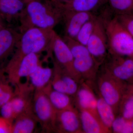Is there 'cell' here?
<instances>
[{
  "label": "cell",
  "mask_w": 133,
  "mask_h": 133,
  "mask_svg": "<svg viewBox=\"0 0 133 133\" xmlns=\"http://www.w3.org/2000/svg\"><path fill=\"white\" fill-rule=\"evenodd\" d=\"M62 8L51 0H30L21 15L19 32L31 28L54 29L62 21Z\"/></svg>",
  "instance_id": "6da1fadb"
},
{
  "label": "cell",
  "mask_w": 133,
  "mask_h": 133,
  "mask_svg": "<svg viewBox=\"0 0 133 133\" xmlns=\"http://www.w3.org/2000/svg\"><path fill=\"white\" fill-rule=\"evenodd\" d=\"M105 30L108 52L113 55L133 57V37L108 9L100 15Z\"/></svg>",
  "instance_id": "7a4b0ae2"
},
{
  "label": "cell",
  "mask_w": 133,
  "mask_h": 133,
  "mask_svg": "<svg viewBox=\"0 0 133 133\" xmlns=\"http://www.w3.org/2000/svg\"><path fill=\"white\" fill-rule=\"evenodd\" d=\"M56 32L53 29L31 28L21 33L12 56L21 58L31 53L48 52L51 57Z\"/></svg>",
  "instance_id": "3957f363"
},
{
  "label": "cell",
  "mask_w": 133,
  "mask_h": 133,
  "mask_svg": "<svg viewBox=\"0 0 133 133\" xmlns=\"http://www.w3.org/2000/svg\"><path fill=\"white\" fill-rule=\"evenodd\" d=\"M73 58L75 71L82 81L94 83L96 81L100 65L87 48L74 39L64 36Z\"/></svg>",
  "instance_id": "277c9868"
},
{
  "label": "cell",
  "mask_w": 133,
  "mask_h": 133,
  "mask_svg": "<svg viewBox=\"0 0 133 133\" xmlns=\"http://www.w3.org/2000/svg\"><path fill=\"white\" fill-rule=\"evenodd\" d=\"M95 81L98 94L111 106L116 115H118L119 105L128 85L99 70Z\"/></svg>",
  "instance_id": "5b68a950"
},
{
  "label": "cell",
  "mask_w": 133,
  "mask_h": 133,
  "mask_svg": "<svg viewBox=\"0 0 133 133\" xmlns=\"http://www.w3.org/2000/svg\"><path fill=\"white\" fill-rule=\"evenodd\" d=\"M40 57L41 54L35 53L21 58L12 56L4 67L8 81L15 86L21 83L22 78L28 77L42 63Z\"/></svg>",
  "instance_id": "8992f818"
},
{
  "label": "cell",
  "mask_w": 133,
  "mask_h": 133,
  "mask_svg": "<svg viewBox=\"0 0 133 133\" xmlns=\"http://www.w3.org/2000/svg\"><path fill=\"white\" fill-rule=\"evenodd\" d=\"M99 70L127 84H133V57L108 52Z\"/></svg>",
  "instance_id": "52a82bcc"
},
{
  "label": "cell",
  "mask_w": 133,
  "mask_h": 133,
  "mask_svg": "<svg viewBox=\"0 0 133 133\" xmlns=\"http://www.w3.org/2000/svg\"><path fill=\"white\" fill-rule=\"evenodd\" d=\"M33 107V111L43 132H54L57 110L53 106L43 90H35Z\"/></svg>",
  "instance_id": "ba28073f"
},
{
  "label": "cell",
  "mask_w": 133,
  "mask_h": 133,
  "mask_svg": "<svg viewBox=\"0 0 133 133\" xmlns=\"http://www.w3.org/2000/svg\"><path fill=\"white\" fill-rule=\"evenodd\" d=\"M98 63L101 65L108 53L107 36L100 16L98 15L95 28L86 46Z\"/></svg>",
  "instance_id": "9c48e42d"
},
{
  "label": "cell",
  "mask_w": 133,
  "mask_h": 133,
  "mask_svg": "<svg viewBox=\"0 0 133 133\" xmlns=\"http://www.w3.org/2000/svg\"><path fill=\"white\" fill-rule=\"evenodd\" d=\"M52 60L64 71L79 83L82 82L73 65V58L69 46L63 38L56 33L52 46Z\"/></svg>",
  "instance_id": "30bf717a"
},
{
  "label": "cell",
  "mask_w": 133,
  "mask_h": 133,
  "mask_svg": "<svg viewBox=\"0 0 133 133\" xmlns=\"http://www.w3.org/2000/svg\"><path fill=\"white\" fill-rule=\"evenodd\" d=\"M54 132L83 133L78 110L75 108L57 111Z\"/></svg>",
  "instance_id": "8fae6325"
},
{
  "label": "cell",
  "mask_w": 133,
  "mask_h": 133,
  "mask_svg": "<svg viewBox=\"0 0 133 133\" xmlns=\"http://www.w3.org/2000/svg\"><path fill=\"white\" fill-rule=\"evenodd\" d=\"M60 7L63 13L62 22L64 23V36L72 39H75L83 25L96 15L91 12L67 11Z\"/></svg>",
  "instance_id": "7c38bea8"
},
{
  "label": "cell",
  "mask_w": 133,
  "mask_h": 133,
  "mask_svg": "<svg viewBox=\"0 0 133 133\" xmlns=\"http://www.w3.org/2000/svg\"><path fill=\"white\" fill-rule=\"evenodd\" d=\"M53 75L51 84L53 89L74 97L80 83L64 71L53 60Z\"/></svg>",
  "instance_id": "4fadbf2b"
},
{
  "label": "cell",
  "mask_w": 133,
  "mask_h": 133,
  "mask_svg": "<svg viewBox=\"0 0 133 133\" xmlns=\"http://www.w3.org/2000/svg\"><path fill=\"white\" fill-rule=\"evenodd\" d=\"M93 84L84 81L80 83L73 97L74 105L78 111L86 110L98 117L97 111V99L93 88Z\"/></svg>",
  "instance_id": "5bb4252c"
},
{
  "label": "cell",
  "mask_w": 133,
  "mask_h": 133,
  "mask_svg": "<svg viewBox=\"0 0 133 133\" xmlns=\"http://www.w3.org/2000/svg\"><path fill=\"white\" fill-rule=\"evenodd\" d=\"M21 33L6 26L0 29V63H2L15 51Z\"/></svg>",
  "instance_id": "9a60e30c"
},
{
  "label": "cell",
  "mask_w": 133,
  "mask_h": 133,
  "mask_svg": "<svg viewBox=\"0 0 133 133\" xmlns=\"http://www.w3.org/2000/svg\"><path fill=\"white\" fill-rule=\"evenodd\" d=\"M38 123L33 107L22 112L16 118L12 125V133H32Z\"/></svg>",
  "instance_id": "2e32d148"
},
{
  "label": "cell",
  "mask_w": 133,
  "mask_h": 133,
  "mask_svg": "<svg viewBox=\"0 0 133 133\" xmlns=\"http://www.w3.org/2000/svg\"><path fill=\"white\" fill-rule=\"evenodd\" d=\"M28 2L26 0H0V17L9 23L19 20Z\"/></svg>",
  "instance_id": "e0dca14e"
},
{
  "label": "cell",
  "mask_w": 133,
  "mask_h": 133,
  "mask_svg": "<svg viewBox=\"0 0 133 133\" xmlns=\"http://www.w3.org/2000/svg\"><path fill=\"white\" fill-rule=\"evenodd\" d=\"M78 111L83 133H112L102 124L97 116L86 110Z\"/></svg>",
  "instance_id": "ac0fdd59"
},
{
  "label": "cell",
  "mask_w": 133,
  "mask_h": 133,
  "mask_svg": "<svg viewBox=\"0 0 133 133\" xmlns=\"http://www.w3.org/2000/svg\"><path fill=\"white\" fill-rule=\"evenodd\" d=\"M42 90L57 111L76 108L73 97L66 94L55 90L52 88L51 83Z\"/></svg>",
  "instance_id": "d6986e66"
},
{
  "label": "cell",
  "mask_w": 133,
  "mask_h": 133,
  "mask_svg": "<svg viewBox=\"0 0 133 133\" xmlns=\"http://www.w3.org/2000/svg\"><path fill=\"white\" fill-rule=\"evenodd\" d=\"M106 2L107 0H71L66 3H58L67 11L95 13Z\"/></svg>",
  "instance_id": "ffe728a7"
},
{
  "label": "cell",
  "mask_w": 133,
  "mask_h": 133,
  "mask_svg": "<svg viewBox=\"0 0 133 133\" xmlns=\"http://www.w3.org/2000/svg\"><path fill=\"white\" fill-rule=\"evenodd\" d=\"M53 73L52 68L43 66L42 62L27 79L35 90H42L50 83Z\"/></svg>",
  "instance_id": "44dd1931"
},
{
  "label": "cell",
  "mask_w": 133,
  "mask_h": 133,
  "mask_svg": "<svg viewBox=\"0 0 133 133\" xmlns=\"http://www.w3.org/2000/svg\"><path fill=\"white\" fill-rule=\"evenodd\" d=\"M97 99V111L99 118L102 124L111 131V128L116 116V114L111 106L98 94Z\"/></svg>",
  "instance_id": "7402d4cb"
},
{
  "label": "cell",
  "mask_w": 133,
  "mask_h": 133,
  "mask_svg": "<svg viewBox=\"0 0 133 133\" xmlns=\"http://www.w3.org/2000/svg\"><path fill=\"white\" fill-rule=\"evenodd\" d=\"M118 115L129 120L133 118V92L127 89L119 105Z\"/></svg>",
  "instance_id": "603a6c76"
},
{
  "label": "cell",
  "mask_w": 133,
  "mask_h": 133,
  "mask_svg": "<svg viewBox=\"0 0 133 133\" xmlns=\"http://www.w3.org/2000/svg\"><path fill=\"white\" fill-rule=\"evenodd\" d=\"M107 3L113 15L133 13V0H107Z\"/></svg>",
  "instance_id": "cb8c5ba5"
},
{
  "label": "cell",
  "mask_w": 133,
  "mask_h": 133,
  "mask_svg": "<svg viewBox=\"0 0 133 133\" xmlns=\"http://www.w3.org/2000/svg\"><path fill=\"white\" fill-rule=\"evenodd\" d=\"M98 17V15H96L86 22L80 29L74 40L80 44L86 46L95 28Z\"/></svg>",
  "instance_id": "d4e9b609"
},
{
  "label": "cell",
  "mask_w": 133,
  "mask_h": 133,
  "mask_svg": "<svg viewBox=\"0 0 133 133\" xmlns=\"http://www.w3.org/2000/svg\"><path fill=\"white\" fill-rule=\"evenodd\" d=\"M111 130L115 133H133L131 120L120 115H116L112 124Z\"/></svg>",
  "instance_id": "484cf974"
},
{
  "label": "cell",
  "mask_w": 133,
  "mask_h": 133,
  "mask_svg": "<svg viewBox=\"0 0 133 133\" xmlns=\"http://www.w3.org/2000/svg\"><path fill=\"white\" fill-rule=\"evenodd\" d=\"M13 86L7 79L0 83V108L15 96V89Z\"/></svg>",
  "instance_id": "4316f807"
},
{
  "label": "cell",
  "mask_w": 133,
  "mask_h": 133,
  "mask_svg": "<svg viewBox=\"0 0 133 133\" xmlns=\"http://www.w3.org/2000/svg\"><path fill=\"white\" fill-rule=\"evenodd\" d=\"M115 15L124 28L133 37V13Z\"/></svg>",
  "instance_id": "83f0119b"
},
{
  "label": "cell",
  "mask_w": 133,
  "mask_h": 133,
  "mask_svg": "<svg viewBox=\"0 0 133 133\" xmlns=\"http://www.w3.org/2000/svg\"><path fill=\"white\" fill-rule=\"evenodd\" d=\"M0 112L1 116L13 122L16 118V116L10 101L1 108Z\"/></svg>",
  "instance_id": "f1b7e54d"
},
{
  "label": "cell",
  "mask_w": 133,
  "mask_h": 133,
  "mask_svg": "<svg viewBox=\"0 0 133 133\" xmlns=\"http://www.w3.org/2000/svg\"><path fill=\"white\" fill-rule=\"evenodd\" d=\"M13 122L0 116V133H12Z\"/></svg>",
  "instance_id": "f546056e"
},
{
  "label": "cell",
  "mask_w": 133,
  "mask_h": 133,
  "mask_svg": "<svg viewBox=\"0 0 133 133\" xmlns=\"http://www.w3.org/2000/svg\"><path fill=\"white\" fill-rule=\"evenodd\" d=\"M7 78L5 74L4 67L0 65V83Z\"/></svg>",
  "instance_id": "4dcf8cb0"
},
{
  "label": "cell",
  "mask_w": 133,
  "mask_h": 133,
  "mask_svg": "<svg viewBox=\"0 0 133 133\" xmlns=\"http://www.w3.org/2000/svg\"><path fill=\"white\" fill-rule=\"evenodd\" d=\"M51 1L57 3H64L69 2L71 0H51Z\"/></svg>",
  "instance_id": "1f68e13d"
},
{
  "label": "cell",
  "mask_w": 133,
  "mask_h": 133,
  "mask_svg": "<svg viewBox=\"0 0 133 133\" xmlns=\"http://www.w3.org/2000/svg\"><path fill=\"white\" fill-rule=\"evenodd\" d=\"M5 21L3 20L2 18L0 17V29L2 28L3 27L5 26Z\"/></svg>",
  "instance_id": "d6a6232c"
},
{
  "label": "cell",
  "mask_w": 133,
  "mask_h": 133,
  "mask_svg": "<svg viewBox=\"0 0 133 133\" xmlns=\"http://www.w3.org/2000/svg\"><path fill=\"white\" fill-rule=\"evenodd\" d=\"M127 89L129 91L133 92V84L128 85V86Z\"/></svg>",
  "instance_id": "836d02e7"
},
{
  "label": "cell",
  "mask_w": 133,
  "mask_h": 133,
  "mask_svg": "<svg viewBox=\"0 0 133 133\" xmlns=\"http://www.w3.org/2000/svg\"><path fill=\"white\" fill-rule=\"evenodd\" d=\"M131 124H132V127L133 129V118L131 120Z\"/></svg>",
  "instance_id": "e575fe53"
},
{
  "label": "cell",
  "mask_w": 133,
  "mask_h": 133,
  "mask_svg": "<svg viewBox=\"0 0 133 133\" xmlns=\"http://www.w3.org/2000/svg\"><path fill=\"white\" fill-rule=\"evenodd\" d=\"M26 1H27L28 2L29 1H30V0H26Z\"/></svg>",
  "instance_id": "d590c367"
}]
</instances>
